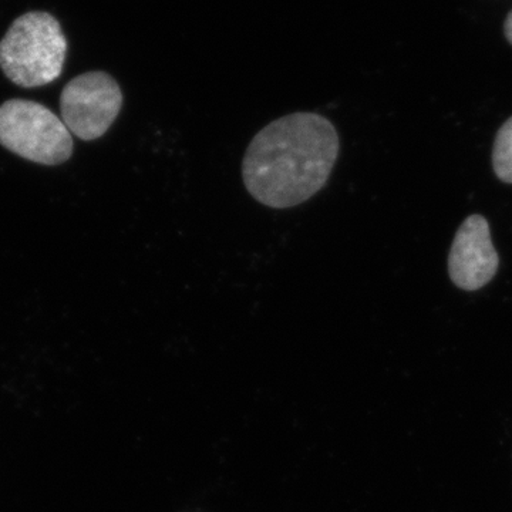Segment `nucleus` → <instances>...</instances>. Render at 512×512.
<instances>
[{"label": "nucleus", "mask_w": 512, "mask_h": 512, "mask_svg": "<svg viewBox=\"0 0 512 512\" xmlns=\"http://www.w3.org/2000/svg\"><path fill=\"white\" fill-rule=\"evenodd\" d=\"M67 40L46 12H29L12 23L0 42V69L25 89L55 82L63 72Z\"/></svg>", "instance_id": "nucleus-2"}, {"label": "nucleus", "mask_w": 512, "mask_h": 512, "mask_svg": "<svg viewBox=\"0 0 512 512\" xmlns=\"http://www.w3.org/2000/svg\"><path fill=\"white\" fill-rule=\"evenodd\" d=\"M0 144L16 156L60 165L73 154V137L57 114L36 101L13 99L0 106Z\"/></svg>", "instance_id": "nucleus-3"}, {"label": "nucleus", "mask_w": 512, "mask_h": 512, "mask_svg": "<svg viewBox=\"0 0 512 512\" xmlns=\"http://www.w3.org/2000/svg\"><path fill=\"white\" fill-rule=\"evenodd\" d=\"M504 32L508 42H510L512 45V10L510 12V15H508L507 20H505Z\"/></svg>", "instance_id": "nucleus-7"}, {"label": "nucleus", "mask_w": 512, "mask_h": 512, "mask_svg": "<svg viewBox=\"0 0 512 512\" xmlns=\"http://www.w3.org/2000/svg\"><path fill=\"white\" fill-rule=\"evenodd\" d=\"M123 101L119 83L110 74L83 73L64 86L60 113L70 133L80 140L93 141L113 126Z\"/></svg>", "instance_id": "nucleus-4"}, {"label": "nucleus", "mask_w": 512, "mask_h": 512, "mask_svg": "<svg viewBox=\"0 0 512 512\" xmlns=\"http://www.w3.org/2000/svg\"><path fill=\"white\" fill-rule=\"evenodd\" d=\"M500 256L491 241L490 225L483 215H470L458 228L450 255L448 275L457 288L474 292L497 274Z\"/></svg>", "instance_id": "nucleus-5"}, {"label": "nucleus", "mask_w": 512, "mask_h": 512, "mask_svg": "<svg viewBox=\"0 0 512 512\" xmlns=\"http://www.w3.org/2000/svg\"><path fill=\"white\" fill-rule=\"evenodd\" d=\"M494 173L505 184H512V117L505 121L493 148Z\"/></svg>", "instance_id": "nucleus-6"}, {"label": "nucleus", "mask_w": 512, "mask_h": 512, "mask_svg": "<svg viewBox=\"0 0 512 512\" xmlns=\"http://www.w3.org/2000/svg\"><path fill=\"white\" fill-rule=\"evenodd\" d=\"M339 150L338 131L326 117L288 114L262 128L249 144L242 163L245 187L266 207H296L325 187Z\"/></svg>", "instance_id": "nucleus-1"}]
</instances>
